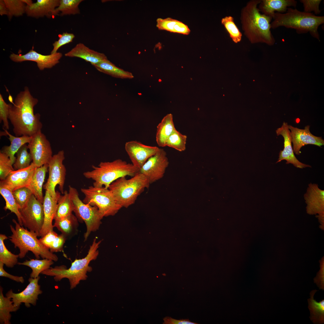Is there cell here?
I'll list each match as a JSON object with an SVG mask.
<instances>
[{"label":"cell","mask_w":324,"mask_h":324,"mask_svg":"<svg viewBox=\"0 0 324 324\" xmlns=\"http://www.w3.org/2000/svg\"><path fill=\"white\" fill-rule=\"evenodd\" d=\"M38 102L26 87L17 95L14 102L9 104L8 119L16 136H32L41 130L43 124L40 121V115L34 114V108Z\"/></svg>","instance_id":"obj_1"},{"label":"cell","mask_w":324,"mask_h":324,"mask_svg":"<svg viewBox=\"0 0 324 324\" xmlns=\"http://www.w3.org/2000/svg\"><path fill=\"white\" fill-rule=\"evenodd\" d=\"M260 0L248 1L240 13V21L244 35L251 44L274 45L275 39L271 31L272 18L262 14L257 7Z\"/></svg>","instance_id":"obj_2"},{"label":"cell","mask_w":324,"mask_h":324,"mask_svg":"<svg viewBox=\"0 0 324 324\" xmlns=\"http://www.w3.org/2000/svg\"><path fill=\"white\" fill-rule=\"evenodd\" d=\"M272 19L273 20L271 23L272 29L283 26L294 29L298 34L309 32L313 37L320 41L318 28L324 23V16H316L290 8L285 13H275Z\"/></svg>","instance_id":"obj_3"},{"label":"cell","mask_w":324,"mask_h":324,"mask_svg":"<svg viewBox=\"0 0 324 324\" xmlns=\"http://www.w3.org/2000/svg\"><path fill=\"white\" fill-rule=\"evenodd\" d=\"M96 240V238L93 240L86 256L81 259H76L68 268L64 265L56 266L43 271L41 274L53 277L55 280L57 282L63 278H67L70 283V289L74 288L80 281L86 280L87 272L92 270L89 264L92 261L97 258L99 254L98 249L101 242V240L97 242Z\"/></svg>","instance_id":"obj_4"},{"label":"cell","mask_w":324,"mask_h":324,"mask_svg":"<svg viewBox=\"0 0 324 324\" xmlns=\"http://www.w3.org/2000/svg\"><path fill=\"white\" fill-rule=\"evenodd\" d=\"M92 170L83 173L84 176L94 181V186L106 188L116 179L127 176L133 177L139 172V169L131 163L120 159L110 162H102L98 166L92 165Z\"/></svg>","instance_id":"obj_5"},{"label":"cell","mask_w":324,"mask_h":324,"mask_svg":"<svg viewBox=\"0 0 324 324\" xmlns=\"http://www.w3.org/2000/svg\"><path fill=\"white\" fill-rule=\"evenodd\" d=\"M12 221L15 227L10 225L12 234L9 238L14 244V248L19 249L20 258H24L27 253L31 251L37 259L41 257L42 259H47L54 261H58V258L57 255L42 243L38 238V235L35 232L24 228L14 219H13Z\"/></svg>","instance_id":"obj_6"},{"label":"cell","mask_w":324,"mask_h":324,"mask_svg":"<svg viewBox=\"0 0 324 324\" xmlns=\"http://www.w3.org/2000/svg\"><path fill=\"white\" fill-rule=\"evenodd\" d=\"M150 185L147 178L139 172L129 179L123 177L116 179L108 188L117 203L122 207L127 208L135 203L138 196Z\"/></svg>","instance_id":"obj_7"},{"label":"cell","mask_w":324,"mask_h":324,"mask_svg":"<svg viewBox=\"0 0 324 324\" xmlns=\"http://www.w3.org/2000/svg\"><path fill=\"white\" fill-rule=\"evenodd\" d=\"M81 190L85 196L83 202L96 206L103 217L114 216L122 208L108 188L93 186Z\"/></svg>","instance_id":"obj_8"},{"label":"cell","mask_w":324,"mask_h":324,"mask_svg":"<svg viewBox=\"0 0 324 324\" xmlns=\"http://www.w3.org/2000/svg\"><path fill=\"white\" fill-rule=\"evenodd\" d=\"M68 193L74 205V212L86 225V231L84 235L86 241L92 232L99 229L103 217L96 206L85 203L80 199L75 188L69 186Z\"/></svg>","instance_id":"obj_9"},{"label":"cell","mask_w":324,"mask_h":324,"mask_svg":"<svg viewBox=\"0 0 324 324\" xmlns=\"http://www.w3.org/2000/svg\"><path fill=\"white\" fill-rule=\"evenodd\" d=\"M65 159L63 150H61L53 155L49 163V176L46 183L43 186L44 189L47 190L54 199L58 200L60 193L55 190L57 185L61 193L63 194L64 186L66 174V169L63 162Z\"/></svg>","instance_id":"obj_10"},{"label":"cell","mask_w":324,"mask_h":324,"mask_svg":"<svg viewBox=\"0 0 324 324\" xmlns=\"http://www.w3.org/2000/svg\"><path fill=\"white\" fill-rule=\"evenodd\" d=\"M19 210L23 226L35 232L39 237L44 222L43 204L32 194L25 206Z\"/></svg>","instance_id":"obj_11"},{"label":"cell","mask_w":324,"mask_h":324,"mask_svg":"<svg viewBox=\"0 0 324 324\" xmlns=\"http://www.w3.org/2000/svg\"><path fill=\"white\" fill-rule=\"evenodd\" d=\"M169 162L166 152L160 148L150 158L139 170V172L148 179L150 184L162 178Z\"/></svg>","instance_id":"obj_12"},{"label":"cell","mask_w":324,"mask_h":324,"mask_svg":"<svg viewBox=\"0 0 324 324\" xmlns=\"http://www.w3.org/2000/svg\"><path fill=\"white\" fill-rule=\"evenodd\" d=\"M33 164L36 167L48 164L52 156L50 143L40 130L32 136L28 145Z\"/></svg>","instance_id":"obj_13"},{"label":"cell","mask_w":324,"mask_h":324,"mask_svg":"<svg viewBox=\"0 0 324 324\" xmlns=\"http://www.w3.org/2000/svg\"><path fill=\"white\" fill-rule=\"evenodd\" d=\"M40 278L39 276L34 278L30 277L28 279L29 284L22 291L15 293L10 289L6 294V296L11 299L16 307L20 308L22 303L27 308L30 307L31 304L35 306L38 296L42 293L38 284Z\"/></svg>","instance_id":"obj_14"},{"label":"cell","mask_w":324,"mask_h":324,"mask_svg":"<svg viewBox=\"0 0 324 324\" xmlns=\"http://www.w3.org/2000/svg\"><path fill=\"white\" fill-rule=\"evenodd\" d=\"M125 149L132 165L139 170L147 160L155 154L160 148L145 145L136 140L127 142Z\"/></svg>","instance_id":"obj_15"},{"label":"cell","mask_w":324,"mask_h":324,"mask_svg":"<svg viewBox=\"0 0 324 324\" xmlns=\"http://www.w3.org/2000/svg\"><path fill=\"white\" fill-rule=\"evenodd\" d=\"M62 56L61 53L58 52L49 55H44L32 49L24 55H18L12 53L9 57L11 60L15 62H21L26 61L35 62L39 69L43 70L45 68H51L58 64Z\"/></svg>","instance_id":"obj_16"},{"label":"cell","mask_w":324,"mask_h":324,"mask_svg":"<svg viewBox=\"0 0 324 324\" xmlns=\"http://www.w3.org/2000/svg\"><path fill=\"white\" fill-rule=\"evenodd\" d=\"M287 123L284 122L281 126L276 130L278 136L281 135L284 138V148L279 153V158L276 163L285 160L286 164H291L297 168L303 169L311 167L310 165L300 162L295 155L292 146L291 137Z\"/></svg>","instance_id":"obj_17"},{"label":"cell","mask_w":324,"mask_h":324,"mask_svg":"<svg viewBox=\"0 0 324 324\" xmlns=\"http://www.w3.org/2000/svg\"><path fill=\"white\" fill-rule=\"evenodd\" d=\"M290 130L292 149L294 153L299 155L301 148L308 144H312L320 147L324 145V140L322 137L312 134L310 131V126H306L304 129H301L288 125Z\"/></svg>","instance_id":"obj_18"},{"label":"cell","mask_w":324,"mask_h":324,"mask_svg":"<svg viewBox=\"0 0 324 324\" xmlns=\"http://www.w3.org/2000/svg\"><path fill=\"white\" fill-rule=\"evenodd\" d=\"M36 167L33 162L28 167L11 172L1 183L12 192L19 188L28 187L34 170Z\"/></svg>","instance_id":"obj_19"},{"label":"cell","mask_w":324,"mask_h":324,"mask_svg":"<svg viewBox=\"0 0 324 324\" xmlns=\"http://www.w3.org/2000/svg\"><path fill=\"white\" fill-rule=\"evenodd\" d=\"M59 3L60 0H38L26 5L25 13L28 16L36 18L45 16L54 18L59 15L56 9Z\"/></svg>","instance_id":"obj_20"},{"label":"cell","mask_w":324,"mask_h":324,"mask_svg":"<svg viewBox=\"0 0 324 324\" xmlns=\"http://www.w3.org/2000/svg\"><path fill=\"white\" fill-rule=\"evenodd\" d=\"M304 198L307 204V211L308 213L323 214L324 190L320 189L318 184L310 183Z\"/></svg>","instance_id":"obj_21"},{"label":"cell","mask_w":324,"mask_h":324,"mask_svg":"<svg viewBox=\"0 0 324 324\" xmlns=\"http://www.w3.org/2000/svg\"><path fill=\"white\" fill-rule=\"evenodd\" d=\"M58 200L53 199L48 191L46 190L43 203L44 222L39 237L43 236L50 231L53 230L54 226L52 222L56 213Z\"/></svg>","instance_id":"obj_22"},{"label":"cell","mask_w":324,"mask_h":324,"mask_svg":"<svg viewBox=\"0 0 324 324\" xmlns=\"http://www.w3.org/2000/svg\"><path fill=\"white\" fill-rule=\"evenodd\" d=\"M65 56L81 58L90 62L92 65L107 59L104 54L92 50L82 43L77 44L70 51L65 53Z\"/></svg>","instance_id":"obj_23"},{"label":"cell","mask_w":324,"mask_h":324,"mask_svg":"<svg viewBox=\"0 0 324 324\" xmlns=\"http://www.w3.org/2000/svg\"><path fill=\"white\" fill-rule=\"evenodd\" d=\"M297 4V1L295 0H262L258 8L262 14L272 18L275 11L284 13L289 7L295 8Z\"/></svg>","instance_id":"obj_24"},{"label":"cell","mask_w":324,"mask_h":324,"mask_svg":"<svg viewBox=\"0 0 324 324\" xmlns=\"http://www.w3.org/2000/svg\"><path fill=\"white\" fill-rule=\"evenodd\" d=\"M48 164H45L36 167L33 172L31 181L28 187L37 199L43 203L42 188L46 173L48 171Z\"/></svg>","instance_id":"obj_25"},{"label":"cell","mask_w":324,"mask_h":324,"mask_svg":"<svg viewBox=\"0 0 324 324\" xmlns=\"http://www.w3.org/2000/svg\"><path fill=\"white\" fill-rule=\"evenodd\" d=\"M176 129L172 115L170 113L167 114L157 126L156 140L158 146H166L168 138Z\"/></svg>","instance_id":"obj_26"},{"label":"cell","mask_w":324,"mask_h":324,"mask_svg":"<svg viewBox=\"0 0 324 324\" xmlns=\"http://www.w3.org/2000/svg\"><path fill=\"white\" fill-rule=\"evenodd\" d=\"M3 129L4 131L5 134L9 136L8 138L10 141V144L9 146L3 147L0 152L9 157L13 165L16 158L15 157V154L23 145L28 143L30 142L32 136H14L10 134L7 130L4 128Z\"/></svg>","instance_id":"obj_27"},{"label":"cell","mask_w":324,"mask_h":324,"mask_svg":"<svg viewBox=\"0 0 324 324\" xmlns=\"http://www.w3.org/2000/svg\"><path fill=\"white\" fill-rule=\"evenodd\" d=\"M156 27L160 30L184 35H188L190 31L188 26L177 20L168 17L158 18L156 20Z\"/></svg>","instance_id":"obj_28"},{"label":"cell","mask_w":324,"mask_h":324,"mask_svg":"<svg viewBox=\"0 0 324 324\" xmlns=\"http://www.w3.org/2000/svg\"><path fill=\"white\" fill-rule=\"evenodd\" d=\"M92 65L99 71L115 77L132 79L134 77L131 73L118 68L107 59Z\"/></svg>","instance_id":"obj_29"},{"label":"cell","mask_w":324,"mask_h":324,"mask_svg":"<svg viewBox=\"0 0 324 324\" xmlns=\"http://www.w3.org/2000/svg\"><path fill=\"white\" fill-rule=\"evenodd\" d=\"M317 291L314 290L310 292V298L308 299V308L310 312V318L313 323L322 324L324 323V300L318 302L314 299Z\"/></svg>","instance_id":"obj_30"},{"label":"cell","mask_w":324,"mask_h":324,"mask_svg":"<svg viewBox=\"0 0 324 324\" xmlns=\"http://www.w3.org/2000/svg\"><path fill=\"white\" fill-rule=\"evenodd\" d=\"M3 289L0 287V323L10 324L11 315V312H16L20 308L15 307L11 298L4 296L3 293Z\"/></svg>","instance_id":"obj_31"},{"label":"cell","mask_w":324,"mask_h":324,"mask_svg":"<svg viewBox=\"0 0 324 324\" xmlns=\"http://www.w3.org/2000/svg\"><path fill=\"white\" fill-rule=\"evenodd\" d=\"M74 209V205L68 192L64 191L63 195H60L58 199L54 220H59L70 215L72 214Z\"/></svg>","instance_id":"obj_32"},{"label":"cell","mask_w":324,"mask_h":324,"mask_svg":"<svg viewBox=\"0 0 324 324\" xmlns=\"http://www.w3.org/2000/svg\"><path fill=\"white\" fill-rule=\"evenodd\" d=\"M0 194L6 202L4 209L5 211L9 210L14 213L17 217L18 222L21 226H23L22 218L19 210L20 207L14 198L12 191L0 183Z\"/></svg>","instance_id":"obj_33"},{"label":"cell","mask_w":324,"mask_h":324,"mask_svg":"<svg viewBox=\"0 0 324 324\" xmlns=\"http://www.w3.org/2000/svg\"><path fill=\"white\" fill-rule=\"evenodd\" d=\"M54 261L47 259L42 260L30 259L26 260L22 262H18L19 265H24L30 268L32 272L30 274V277L36 278L39 276L40 274L43 271L50 268L54 263Z\"/></svg>","instance_id":"obj_34"},{"label":"cell","mask_w":324,"mask_h":324,"mask_svg":"<svg viewBox=\"0 0 324 324\" xmlns=\"http://www.w3.org/2000/svg\"><path fill=\"white\" fill-rule=\"evenodd\" d=\"M8 238L5 235L0 234V262L7 267L12 268L17 264L19 256L12 253L5 246L4 242Z\"/></svg>","instance_id":"obj_35"},{"label":"cell","mask_w":324,"mask_h":324,"mask_svg":"<svg viewBox=\"0 0 324 324\" xmlns=\"http://www.w3.org/2000/svg\"><path fill=\"white\" fill-rule=\"evenodd\" d=\"M28 145H23L16 152V158L13 164L15 170L26 168L29 166L32 163V158L31 154L28 151Z\"/></svg>","instance_id":"obj_36"},{"label":"cell","mask_w":324,"mask_h":324,"mask_svg":"<svg viewBox=\"0 0 324 324\" xmlns=\"http://www.w3.org/2000/svg\"><path fill=\"white\" fill-rule=\"evenodd\" d=\"M82 0H60L57 11L61 16L75 15L80 13L79 6Z\"/></svg>","instance_id":"obj_37"},{"label":"cell","mask_w":324,"mask_h":324,"mask_svg":"<svg viewBox=\"0 0 324 324\" xmlns=\"http://www.w3.org/2000/svg\"><path fill=\"white\" fill-rule=\"evenodd\" d=\"M187 136L175 129L168 138L166 146L173 148L179 152L185 151L186 148Z\"/></svg>","instance_id":"obj_38"},{"label":"cell","mask_w":324,"mask_h":324,"mask_svg":"<svg viewBox=\"0 0 324 324\" xmlns=\"http://www.w3.org/2000/svg\"><path fill=\"white\" fill-rule=\"evenodd\" d=\"M221 21L232 41L235 43L240 42L242 34L235 24L234 18L230 16H226L223 18Z\"/></svg>","instance_id":"obj_39"},{"label":"cell","mask_w":324,"mask_h":324,"mask_svg":"<svg viewBox=\"0 0 324 324\" xmlns=\"http://www.w3.org/2000/svg\"><path fill=\"white\" fill-rule=\"evenodd\" d=\"M4 1L8 10L7 16L9 20L13 16H21L25 13L26 4L23 0Z\"/></svg>","instance_id":"obj_40"},{"label":"cell","mask_w":324,"mask_h":324,"mask_svg":"<svg viewBox=\"0 0 324 324\" xmlns=\"http://www.w3.org/2000/svg\"><path fill=\"white\" fill-rule=\"evenodd\" d=\"M77 221L76 217L72 214L64 218L55 220L53 225L66 236L72 232Z\"/></svg>","instance_id":"obj_41"},{"label":"cell","mask_w":324,"mask_h":324,"mask_svg":"<svg viewBox=\"0 0 324 324\" xmlns=\"http://www.w3.org/2000/svg\"><path fill=\"white\" fill-rule=\"evenodd\" d=\"M12 192L14 198L20 208L25 206L33 194L31 190L26 187L17 189Z\"/></svg>","instance_id":"obj_42"},{"label":"cell","mask_w":324,"mask_h":324,"mask_svg":"<svg viewBox=\"0 0 324 324\" xmlns=\"http://www.w3.org/2000/svg\"><path fill=\"white\" fill-rule=\"evenodd\" d=\"M9 157L0 152V179L5 180L9 174L14 170Z\"/></svg>","instance_id":"obj_43"},{"label":"cell","mask_w":324,"mask_h":324,"mask_svg":"<svg viewBox=\"0 0 324 324\" xmlns=\"http://www.w3.org/2000/svg\"><path fill=\"white\" fill-rule=\"evenodd\" d=\"M74 35L71 33L63 32L61 34L59 38L52 44L53 48L51 54L57 52L58 49L62 46L72 42L75 38Z\"/></svg>","instance_id":"obj_44"},{"label":"cell","mask_w":324,"mask_h":324,"mask_svg":"<svg viewBox=\"0 0 324 324\" xmlns=\"http://www.w3.org/2000/svg\"><path fill=\"white\" fill-rule=\"evenodd\" d=\"M9 106L7 104L3 99L1 94H0V122L3 121V128L8 130L9 129L8 122Z\"/></svg>","instance_id":"obj_45"},{"label":"cell","mask_w":324,"mask_h":324,"mask_svg":"<svg viewBox=\"0 0 324 324\" xmlns=\"http://www.w3.org/2000/svg\"><path fill=\"white\" fill-rule=\"evenodd\" d=\"M321 0H300V2L303 5L304 11L307 13L313 12L315 14H319L321 12L319 5Z\"/></svg>","instance_id":"obj_46"},{"label":"cell","mask_w":324,"mask_h":324,"mask_svg":"<svg viewBox=\"0 0 324 324\" xmlns=\"http://www.w3.org/2000/svg\"><path fill=\"white\" fill-rule=\"evenodd\" d=\"M57 234L53 230L50 231L39 239L42 243L47 248H50L58 236Z\"/></svg>","instance_id":"obj_47"},{"label":"cell","mask_w":324,"mask_h":324,"mask_svg":"<svg viewBox=\"0 0 324 324\" xmlns=\"http://www.w3.org/2000/svg\"><path fill=\"white\" fill-rule=\"evenodd\" d=\"M66 240V236L62 234L58 235L53 243L50 250L53 253L61 251Z\"/></svg>","instance_id":"obj_48"},{"label":"cell","mask_w":324,"mask_h":324,"mask_svg":"<svg viewBox=\"0 0 324 324\" xmlns=\"http://www.w3.org/2000/svg\"><path fill=\"white\" fill-rule=\"evenodd\" d=\"M4 264L0 262V276L8 278L17 282L23 283L24 279L22 276H18L11 274L6 272L4 268Z\"/></svg>","instance_id":"obj_49"},{"label":"cell","mask_w":324,"mask_h":324,"mask_svg":"<svg viewBox=\"0 0 324 324\" xmlns=\"http://www.w3.org/2000/svg\"><path fill=\"white\" fill-rule=\"evenodd\" d=\"M164 324H197L191 322L188 319L177 320L171 317L166 316L163 319Z\"/></svg>","instance_id":"obj_50"},{"label":"cell","mask_w":324,"mask_h":324,"mask_svg":"<svg viewBox=\"0 0 324 324\" xmlns=\"http://www.w3.org/2000/svg\"><path fill=\"white\" fill-rule=\"evenodd\" d=\"M317 273L316 276L314 278V282L317 285L320 289L324 290V266Z\"/></svg>","instance_id":"obj_51"},{"label":"cell","mask_w":324,"mask_h":324,"mask_svg":"<svg viewBox=\"0 0 324 324\" xmlns=\"http://www.w3.org/2000/svg\"><path fill=\"white\" fill-rule=\"evenodd\" d=\"M8 14V10L4 0H0V15L1 16Z\"/></svg>","instance_id":"obj_52"}]
</instances>
